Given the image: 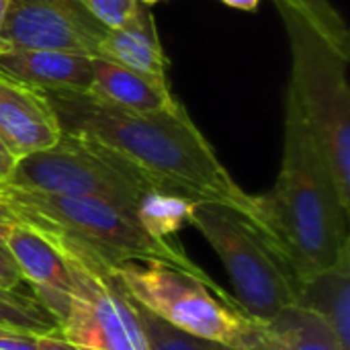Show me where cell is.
<instances>
[{
  "label": "cell",
  "mask_w": 350,
  "mask_h": 350,
  "mask_svg": "<svg viewBox=\"0 0 350 350\" xmlns=\"http://www.w3.org/2000/svg\"><path fill=\"white\" fill-rule=\"evenodd\" d=\"M62 133L92 142L125 162L154 191L185 203H219L248 213L244 193L207 137L176 103L158 113H131L86 92H45Z\"/></svg>",
  "instance_id": "1"
},
{
  "label": "cell",
  "mask_w": 350,
  "mask_h": 350,
  "mask_svg": "<svg viewBox=\"0 0 350 350\" xmlns=\"http://www.w3.org/2000/svg\"><path fill=\"white\" fill-rule=\"evenodd\" d=\"M349 211L287 84L281 170L269 193L250 195L246 217L297 281L332 267L349 248Z\"/></svg>",
  "instance_id": "2"
},
{
  "label": "cell",
  "mask_w": 350,
  "mask_h": 350,
  "mask_svg": "<svg viewBox=\"0 0 350 350\" xmlns=\"http://www.w3.org/2000/svg\"><path fill=\"white\" fill-rule=\"evenodd\" d=\"M0 205L16 219L57 236L113 269L127 260H166L197 269L187 252L137 211L94 197L29 191L0 183Z\"/></svg>",
  "instance_id": "3"
},
{
  "label": "cell",
  "mask_w": 350,
  "mask_h": 350,
  "mask_svg": "<svg viewBox=\"0 0 350 350\" xmlns=\"http://www.w3.org/2000/svg\"><path fill=\"white\" fill-rule=\"evenodd\" d=\"M109 271L135 304L197 338L246 350L267 328L199 267L183 269L166 260L146 258L127 260Z\"/></svg>",
  "instance_id": "4"
},
{
  "label": "cell",
  "mask_w": 350,
  "mask_h": 350,
  "mask_svg": "<svg viewBox=\"0 0 350 350\" xmlns=\"http://www.w3.org/2000/svg\"><path fill=\"white\" fill-rule=\"evenodd\" d=\"M4 185L105 199L142 213L156 232L178 215V199L154 191L146 178L100 146L68 133H62L59 142L49 150L16 160Z\"/></svg>",
  "instance_id": "5"
},
{
  "label": "cell",
  "mask_w": 350,
  "mask_h": 350,
  "mask_svg": "<svg viewBox=\"0 0 350 350\" xmlns=\"http://www.w3.org/2000/svg\"><path fill=\"white\" fill-rule=\"evenodd\" d=\"M279 12L291 47L289 86L336 191L350 209V59L295 12L283 8Z\"/></svg>",
  "instance_id": "6"
},
{
  "label": "cell",
  "mask_w": 350,
  "mask_h": 350,
  "mask_svg": "<svg viewBox=\"0 0 350 350\" xmlns=\"http://www.w3.org/2000/svg\"><path fill=\"white\" fill-rule=\"evenodd\" d=\"M187 221L195 226L224 262L236 289L238 306L269 324L295 306V281L262 236L238 209L219 203L191 205Z\"/></svg>",
  "instance_id": "7"
},
{
  "label": "cell",
  "mask_w": 350,
  "mask_h": 350,
  "mask_svg": "<svg viewBox=\"0 0 350 350\" xmlns=\"http://www.w3.org/2000/svg\"><path fill=\"white\" fill-rule=\"evenodd\" d=\"M45 236L59 248L70 275V304L59 324L62 336L78 350H150L133 301L109 267L57 236Z\"/></svg>",
  "instance_id": "8"
},
{
  "label": "cell",
  "mask_w": 350,
  "mask_h": 350,
  "mask_svg": "<svg viewBox=\"0 0 350 350\" xmlns=\"http://www.w3.org/2000/svg\"><path fill=\"white\" fill-rule=\"evenodd\" d=\"M107 31L78 0H8L0 47L57 49L96 57Z\"/></svg>",
  "instance_id": "9"
},
{
  "label": "cell",
  "mask_w": 350,
  "mask_h": 350,
  "mask_svg": "<svg viewBox=\"0 0 350 350\" xmlns=\"http://www.w3.org/2000/svg\"><path fill=\"white\" fill-rule=\"evenodd\" d=\"M2 242L8 248L23 283L31 287L33 295L62 324L70 304V275L55 242L14 215H10L2 232Z\"/></svg>",
  "instance_id": "10"
},
{
  "label": "cell",
  "mask_w": 350,
  "mask_h": 350,
  "mask_svg": "<svg viewBox=\"0 0 350 350\" xmlns=\"http://www.w3.org/2000/svg\"><path fill=\"white\" fill-rule=\"evenodd\" d=\"M62 137L55 111L43 90L0 74V139L16 158L49 150Z\"/></svg>",
  "instance_id": "11"
},
{
  "label": "cell",
  "mask_w": 350,
  "mask_h": 350,
  "mask_svg": "<svg viewBox=\"0 0 350 350\" xmlns=\"http://www.w3.org/2000/svg\"><path fill=\"white\" fill-rule=\"evenodd\" d=\"M94 57L57 51L0 47V74L43 92H88Z\"/></svg>",
  "instance_id": "12"
},
{
  "label": "cell",
  "mask_w": 350,
  "mask_h": 350,
  "mask_svg": "<svg viewBox=\"0 0 350 350\" xmlns=\"http://www.w3.org/2000/svg\"><path fill=\"white\" fill-rule=\"evenodd\" d=\"M96 57L125 66L150 80L168 84L166 55L156 31V21L146 4H137L131 18L119 27L109 29L98 45Z\"/></svg>",
  "instance_id": "13"
},
{
  "label": "cell",
  "mask_w": 350,
  "mask_h": 350,
  "mask_svg": "<svg viewBox=\"0 0 350 350\" xmlns=\"http://www.w3.org/2000/svg\"><path fill=\"white\" fill-rule=\"evenodd\" d=\"M295 306L322 318L350 350V246L332 267L295 281Z\"/></svg>",
  "instance_id": "14"
},
{
  "label": "cell",
  "mask_w": 350,
  "mask_h": 350,
  "mask_svg": "<svg viewBox=\"0 0 350 350\" xmlns=\"http://www.w3.org/2000/svg\"><path fill=\"white\" fill-rule=\"evenodd\" d=\"M86 94L131 113H158L178 103L168 84L150 80L103 57H94L92 82Z\"/></svg>",
  "instance_id": "15"
},
{
  "label": "cell",
  "mask_w": 350,
  "mask_h": 350,
  "mask_svg": "<svg viewBox=\"0 0 350 350\" xmlns=\"http://www.w3.org/2000/svg\"><path fill=\"white\" fill-rule=\"evenodd\" d=\"M267 328L277 350H347L322 318L297 306L285 308Z\"/></svg>",
  "instance_id": "16"
},
{
  "label": "cell",
  "mask_w": 350,
  "mask_h": 350,
  "mask_svg": "<svg viewBox=\"0 0 350 350\" xmlns=\"http://www.w3.org/2000/svg\"><path fill=\"white\" fill-rule=\"evenodd\" d=\"M0 328L43 336L59 332V322L33 293L0 287Z\"/></svg>",
  "instance_id": "17"
},
{
  "label": "cell",
  "mask_w": 350,
  "mask_h": 350,
  "mask_svg": "<svg viewBox=\"0 0 350 350\" xmlns=\"http://www.w3.org/2000/svg\"><path fill=\"white\" fill-rule=\"evenodd\" d=\"M277 8L291 10L304 18L330 47L350 59V33L345 18L330 0H273Z\"/></svg>",
  "instance_id": "18"
},
{
  "label": "cell",
  "mask_w": 350,
  "mask_h": 350,
  "mask_svg": "<svg viewBox=\"0 0 350 350\" xmlns=\"http://www.w3.org/2000/svg\"><path fill=\"white\" fill-rule=\"evenodd\" d=\"M133 308H135V314L144 326L150 350H236L232 347L213 342V340H205V338H197L193 334H187V332L162 322L160 318H156L154 314H150L146 308H142L135 301H133Z\"/></svg>",
  "instance_id": "19"
},
{
  "label": "cell",
  "mask_w": 350,
  "mask_h": 350,
  "mask_svg": "<svg viewBox=\"0 0 350 350\" xmlns=\"http://www.w3.org/2000/svg\"><path fill=\"white\" fill-rule=\"evenodd\" d=\"M80 6L107 29L123 27L135 12L139 0H78Z\"/></svg>",
  "instance_id": "20"
},
{
  "label": "cell",
  "mask_w": 350,
  "mask_h": 350,
  "mask_svg": "<svg viewBox=\"0 0 350 350\" xmlns=\"http://www.w3.org/2000/svg\"><path fill=\"white\" fill-rule=\"evenodd\" d=\"M0 350H37V334L0 328Z\"/></svg>",
  "instance_id": "21"
},
{
  "label": "cell",
  "mask_w": 350,
  "mask_h": 350,
  "mask_svg": "<svg viewBox=\"0 0 350 350\" xmlns=\"http://www.w3.org/2000/svg\"><path fill=\"white\" fill-rule=\"evenodd\" d=\"M23 283V277L8 252V248L4 246V242H0V287L4 289H18V285Z\"/></svg>",
  "instance_id": "22"
},
{
  "label": "cell",
  "mask_w": 350,
  "mask_h": 350,
  "mask_svg": "<svg viewBox=\"0 0 350 350\" xmlns=\"http://www.w3.org/2000/svg\"><path fill=\"white\" fill-rule=\"evenodd\" d=\"M37 350H78L72 342H68L62 332H53V334H43L37 336Z\"/></svg>",
  "instance_id": "23"
},
{
  "label": "cell",
  "mask_w": 350,
  "mask_h": 350,
  "mask_svg": "<svg viewBox=\"0 0 350 350\" xmlns=\"http://www.w3.org/2000/svg\"><path fill=\"white\" fill-rule=\"evenodd\" d=\"M14 164H16V158L6 150V146L0 139V183L8 180L10 172L14 170Z\"/></svg>",
  "instance_id": "24"
},
{
  "label": "cell",
  "mask_w": 350,
  "mask_h": 350,
  "mask_svg": "<svg viewBox=\"0 0 350 350\" xmlns=\"http://www.w3.org/2000/svg\"><path fill=\"white\" fill-rule=\"evenodd\" d=\"M246 350H277V347H275V340H273V336H271L269 328H265L262 336H260L256 342H252V345H250Z\"/></svg>",
  "instance_id": "25"
},
{
  "label": "cell",
  "mask_w": 350,
  "mask_h": 350,
  "mask_svg": "<svg viewBox=\"0 0 350 350\" xmlns=\"http://www.w3.org/2000/svg\"><path fill=\"white\" fill-rule=\"evenodd\" d=\"M221 2H226L234 8H242V10H252L258 6V0H221Z\"/></svg>",
  "instance_id": "26"
},
{
  "label": "cell",
  "mask_w": 350,
  "mask_h": 350,
  "mask_svg": "<svg viewBox=\"0 0 350 350\" xmlns=\"http://www.w3.org/2000/svg\"><path fill=\"white\" fill-rule=\"evenodd\" d=\"M8 219H10V213L0 205V242H2V232H4V228H6Z\"/></svg>",
  "instance_id": "27"
},
{
  "label": "cell",
  "mask_w": 350,
  "mask_h": 350,
  "mask_svg": "<svg viewBox=\"0 0 350 350\" xmlns=\"http://www.w3.org/2000/svg\"><path fill=\"white\" fill-rule=\"evenodd\" d=\"M6 4H8V0H0V27H2V21H4V12H6Z\"/></svg>",
  "instance_id": "28"
},
{
  "label": "cell",
  "mask_w": 350,
  "mask_h": 350,
  "mask_svg": "<svg viewBox=\"0 0 350 350\" xmlns=\"http://www.w3.org/2000/svg\"><path fill=\"white\" fill-rule=\"evenodd\" d=\"M139 2H142V4H146V6H148V4H154V2H160V0H139Z\"/></svg>",
  "instance_id": "29"
}]
</instances>
